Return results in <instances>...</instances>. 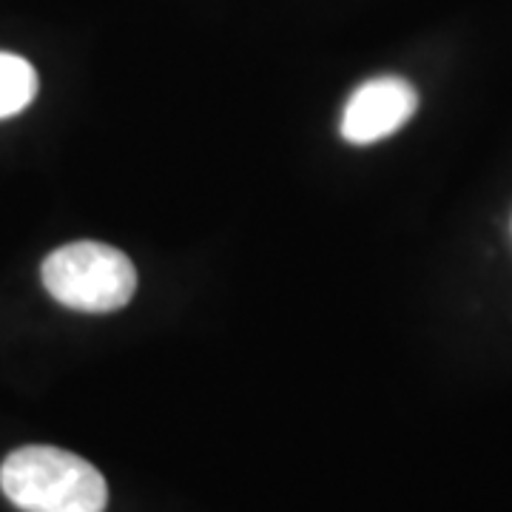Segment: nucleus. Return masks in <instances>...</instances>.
Listing matches in <instances>:
<instances>
[{
  "mask_svg": "<svg viewBox=\"0 0 512 512\" xmlns=\"http://www.w3.org/2000/svg\"><path fill=\"white\" fill-rule=\"evenodd\" d=\"M0 490L23 512H103L109 504L106 478L94 464L46 444L6 456Z\"/></svg>",
  "mask_w": 512,
  "mask_h": 512,
  "instance_id": "1",
  "label": "nucleus"
},
{
  "mask_svg": "<svg viewBox=\"0 0 512 512\" xmlns=\"http://www.w3.org/2000/svg\"><path fill=\"white\" fill-rule=\"evenodd\" d=\"M43 285L60 305L83 313L126 308L137 291V271L123 251L103 242H72L43 259Z\"/></svg>",
  "mask_w": 512,
  "mask_h": 512,
  "instance_id": "2",
  "label": "nucleus"
},
{
  "mask_svg": "<svg viewBox=\"0 0 512 512\" xmlns=\"http://www.w3.org/2000/svg\"><path fill=\"white\" fill-rule=\"evenodd\" d=\"M37 94V72L20 55L0 52V120L23 111Z\"/></svg>",
  "mask_w": 512,
  "mask_h": 512,
  "instance_id": "4",
  "label": "nucleus"
},
{
  "mask_svg": "<svg viewBox=\"0 0 512 512\" xmlns=\"http://www.w3.org/2000/svg\"><path fill=\"white\" fill-rule=\"evenodd\" d=\"M419 109V94L402 77H376L362 83L342 114V137L353 146H370L399 128Z\"/></svg>",
  "mask_w": 512,
  "mask_h": 512,
  "instance_id": "3",
  "label": "nucleus"
}]
</instances>
